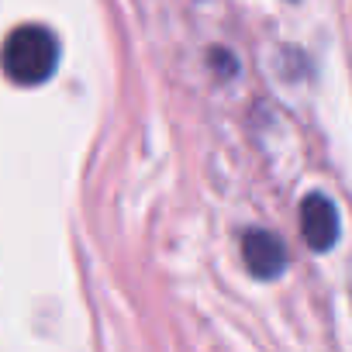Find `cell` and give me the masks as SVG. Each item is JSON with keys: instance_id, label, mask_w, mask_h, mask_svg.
Returning <instances> with one entry per match:
<instances>
[{"instance_id": "cell-2", "label": "cell", "mask_w": 352, "mask_h": 352, "mask_svg": "<svg viewBox=\"0 0 352 352\" xmlns=\"http://www.w3.org/2000/svg\"><path fill=\"white\" fill-rule=\"evenodd\" d=\"M300 232L311 252H328L338 242V211L324 194H307L300 201Z\"/></svg>"}, {"instance_id": "cell-4", "label": "cell", "mask_w": 352, "mask_h": 352, "mask_svg": "<svg viewBox=\"0 0 352 352\" xmlns=\"http://www.w3.org/2000/svg\"><path fill=\"white\" fill-rule=\"evenodd\" d=\"M349 294H352V276H349Z\"/></svg>"}, {"instance_id": "cell-1", "label": "cell", "mask_w": 352, "mask_h": 352, "mask_svg": "<svg viewBox=\"0 0 352 352\" xmlns=\"http://www.w3.org/2000/svg\"><path fill=\"white\" fill-rule=\"evenodd\" d=\"M0 66L14 83L38 87L59 66V42L42 25H21L8 35L4 52H0Z\"/></svg>"}, {"instance_id": "cell-3", "label": "cell", "mask_w": 352, "mask_h": 352, "mask_svg": "<svg viewBox=\"0 0 352 352\" xmlns=\"http://www.w3.org/2000/svg\"><path fill=\"white\" fill-rule=\"evenodd\" d=\"M242 259H245V266H249V273L256 280H273L287 266V249H283V242L273 232L252 228L242 239Z\"/></svg>"}]
</instances>
